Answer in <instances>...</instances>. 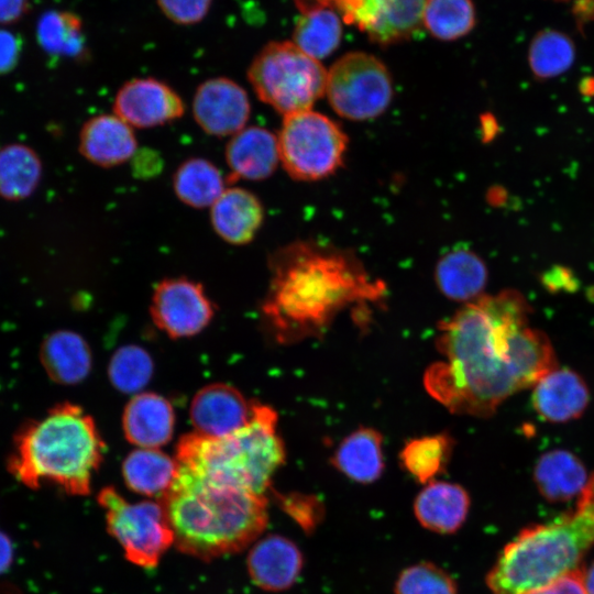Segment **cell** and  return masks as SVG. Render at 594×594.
Here are the masks:
<instances>
[{
    "label": "cell",
    "mask_w": 594,
    "mask_h": 594,
    "mask_svg": "<svg viewBox=\"0 0 594 594\" xmlns=\"http://www.w3.org/2000/svg\"><path fill=\"white\" fill-rule=\"evenodd\" d=\"M542 285L550 292H572L578 287V282L572 272L562 266H556L542 274Z\"/></svg>",
    "instance_id": "obj_41"
},
{
    "label": "cell",
    "mask_w": 594,
    "mask_h": 594,
    "mask_svg": "<svg viewBox=\"0 0 594 594\" xmlns=\"http://www.w3.org/2000/svg\"><path fill=\"white\" fill-rule=\"evenodd\" d=\"M102 453L103 442L91 417L79 406L63 403L21 428L8 470L30 488L52 482L69 494L87 495Z\"/></svg>",
    "instance_id": "obj_4"
},
{
    "label": "cell",
    "mask_w": 594,
    "mask_h": 594,
    "mask_svg": "<svg viewBox=\"0 0 594 594\" xmlns=\"http://www.w3.org/2000/svg\"><path fill=\"white\" fill-rule=\"evenodd\" d=\"M531 311L526 297L508 288L484 294L439 322L441 359L424 374L427 393L452 414L488 418L558 369L548 336L528 327Z\"/></svg>",
    "instance_id": "obj_1"
},
{
    "label": "cell",
    "mask_w": 594,
    "mask_h": 594,
    "mask_svg": "<svg viewBox=\"0 0 594 594\" xmlns=\"http://www.w3.org/2000/svg\"><path fill=\"white\" fill-rule=\"evenodd\" d=\"M154 364L141 346L125 345L118 349L109 363L111 384L122 393L141 391L151 380Z\"/></svg>",
    "instance_id": "obj_35"
},
{
    "label": "cell",
    "mask_w": 594,
    "mask_h": 594,
    "mask_svg": "<svg viewBox=\"0 0 594 594\" xmlns=\"http://www.w3.org/2000/svg\"><path fill=\"white\" fill-rule=\"evenodd\" d=\"M36 38L42 50L55 57H82L86 51L82 22L68 11L51 10L42 14Z\"/></svg>",
    "instance_id": "obj_33"
},
{
    "label": "cell",
    "mask_w": 594,
    "mask_h": 594,
    "mask_svg": "<svg viewBox=\"0 0 594 594\" xmlns=\"http://www.w3.org/2000/svg\"><path fill=\"white\" fill-rule=\"evenodd\" d=\"M590 403L585 381L570 369H556L534 386L532 405L544 420L561 424L578 419Z\"/></svg>",
    "instance_id": "obj_17"
},
{
    "label": "cell",
    "mask_w": 594,
    "mask_h": 594,
    "mask_svg": "<svg viewBox=\"0 0 594 594\" xmlns=\"http://www.w3.org/2000/svg\"><path fill=\"white\" fill-rule=\"evenodd\" d=\"M211 224L216 233L231 244H245L253 240L264 218L258 198L240 188H226L210 207Z\"/></svg>",
    "instance_id": "obj_21"
},
{
    "label": "cell",
    "mask_w": 594,
    "mask_h": 594,
    "mask_svg": "<svg viewBox=\"0 0 594 594\" xmlns=\"http://www.w3.org/2000/svg\"><path fill=\"white\" fill-rule=\"evenodd\" d=\"M387 67L376 56L350 52L340 57L327 75L326 94L342 118L364 121L378 117L393 98Z\"/></svg>",
    "instance_id": "obj_10"
},
{
    "label": "cell",
    "mask_w": 594,
    "mask_h": 594,
    "mask_svg": "<svg viewBox=\"0 0 594 594\" xmlns=\"http://www.w3.org/2000/svg\"><path fill=\"white\" fill-rule=\"evenodd\" d=\"M276 425V411L255 403L251 420L229 436H184L177 446L176 461L204 479L265 495L286 457Z\"/></svg>",
    "instance_id": "obj_6"
},
{
    "label": "cell",
    "mask_w": 594,
    "mask_h": 594,
    "mask_svg": "<svg viewBox=\"0 0 594 594\" xmlns=\"http://www.w3.org/2000/svg\"><path fill=\"white\" fill-rule=\"evenodd\" d=\"M158 502L176 548L202 560L243 550L268 521L265 495L204 479L179 464L172 486Z\"/></svg>",
    "instance_id": "obj_3"
},
{
    "label": "cell",
    "mask_w": 594,
    "mask_h": 594,
    "mask_svg": "<svg viewBox=\"0 0 594 594\" xmlns=\"http://www.w3.org/2000/svg\"><path fill=\"white\" fill-rule=\"evenodd\" d=\"M576 58V46L565 32L544 28L535 33L527 50L531 75L539 81L553 79L571 69Z\"/></svg>",
    "instance_id": "obj_29"
},
{
    "label": "cell",
    "mask_w": 594,
    "mask_h": 594,
    "mask_svg": "<svg viewBox=\"0 0 594 594\" xmlns=\"http://www.w3.org/2000/svg\"><path fill=\"white\" fill-rule=\"evenodd\" d=\"M470 495L457 483L431 481L418 493L414 514L426 529L448 535L458 531L470 509Z\"/></svg>",
    "instance_id": "obj_20"
},
{
    "label": "cell",
    "mask_w": 594,
    "mask_h": 594,
    "mask_svg": "<svg viewBox=\"0 0 594 594\" xmlns=\"http://www.w3.org/2000/svg\"><path fill=\"white\" fill-rule=\"evenodd\" d=\"M42 163L34 150L24 144L0 147V197L22 200L37 187Z\"/></svg>",
    "instance_id": "obj_31"
},
{
    "label": "cell",
    "mask_w": 594,
    "mask_h": 594,
    "mask_svg": "<svg viewBox=\"0 0 594 594\" xmlns=\"http://www.w3.org/2000/svg\"><path fill=\"white\" fill-rule=\"evenodd\" d=\"M28 0H0V25L16 22L26 12Z\"/></svg>",
    "instance_id": "obj_42"
},
{
    "label": "cell",
    "mask_w": 594,
    "mask_h": 594,
    "mask_svg": "<svg viewBox=\"0 0 594 594\" xmlns=\"http://www.w3.org/2000/svg\"><path fill=\"white\" fill-rule=\"evenodd\" d=\"M22 37L0 28V75L10 73L18 64L22 53Z\"/></svg>",
    "instance_id": "obj_40"
},
{
    "label": "cell",
    "mask_w": 594,
    "mask_h": 594,
    "mask_svg": "<svg viewBox=\"0 0 594 594\" xmlns=\"http://www.w3.org/2000/svg\"><path fill=\"white\" fill-rule=\"evenodd\" d=\"M132 127L117 114L90 118L79 134V151L89 162L112 167L130 160L136 151Z\"/></svg>",
    "instance_id": "obj_19"
},
{
    "label": "cell",
    "mask_w": 594,
    "mask_h": 594,
    "mask_svg": "<svg viewBox=\"0 0 594 594\" xmlns=\"http://www.w3.org/2000/svg\"><path fill=\"white\" fill-rule=\"evenodd\" d=\"M151 315L155 324L172 338L200 332L211 320L213 309L202 286L184 277L167 278L155 288Z\"/></svg>",
    "instance_id": "obj_12"
},
{
    "label": "cell",
    "mask_w": 594,
    "mask_h": 594,
    "mask_svg": "<svg viewBox=\"0 0 594 594\" xmlns=\"http://www.w3.org/2000/svg\"><path fill=\"white\" fill-rule=\"evenodd\" d=\"M583 582L587 594H594V562L582 568Z\"/></svg>",
    "instance_id": "obj_44"
},
{
    "label": "cell",
    "mask_w": 594,
    "mask_h": 594,
    "mask_svg": "<svg viewBox=\"0 0 594 594\" xmlns=\"http://www.w3.org/2000/svg\"><path fill=\"white\" fill-rule=\"evenodd\" d=\"M254 404L230 385L210 384L193 398L190 419L196 433L218 439L244 427L253 416Z\"/></svg>",
    "instance_id": "obj_15"
},
{
    "label": "cell",
    "mask_w": 594,
    "mask_h": 594,
    "mask_svg": "<svg viewBox=\"0 0 594 594\" xmlns=\"http://www.w3.org/2000/svg\"><path fill=\"white\" fill-rule=\"evenodd\" d=\"M395 594H458L454 580L440 566L420 562L404 569L398 575Z\"/></svg>",
    "instance_id": "obj_36"
},
{
    "label": "cell",
    "mask_w": 594,
    "mask_h": 594,
    "mask_svg": "<svg viewBox=\"0 0 594 594\" xmlns=\"http://www.w3.org/2000/svg\"><path fill=\"white\" fill-rule=\"evenodd\" d=\"M551 1H554V2H568V1H572V0H551Z\"/></svg>",
    "instance_id": "obj_46"
},
{
    "label": "cell",
    "mask_w": 594,
    "mask_h": 594,
    "mask_svg": "<svg viewBox=\"0 0 594 594\" xmlns=\"http://www.w3.org/2000/svg\"><path fill=\"white\" fill-rule=\"evenodd\" d=\"M262 305L275 339L284 344L320 338L351 307L382 301L386 287L351 253L317 242H295L274 254Z\"/></svg>",
    "instance_id": "obj_2"
},
{
    "label": "cell",
    "mask_w": 594,
    "mask_h": 594,
    "mask_svg": "<svg viewBox=\"0 0 594 594\" xmlns=\"http://www.w3.org/2000/svg\"><path fill=\"white\" fill-rule=\"evenodd\" d=\"M198 125L213 136L234 135L245 128L251 105L246 91L234 80L215 77L201 82L193 99Z\"/></svg>",
    "instance_id": "obj_13"
},
{
    "label": "cell",
    "mask_w": 594,
    "mask_h": 594,
    "mask_svg": "<svg viewBox=\"0 0 594 594\" xmlns=\"http://www.w3.org/2000/svg\"><path fill=\"white\" fill-rule=\"evenodd\" d=\"M13 561V546L10 538L0 531V574L6 572Z\"/></svg>",
    "instance_id": "obj_43"
},
{
    "label": "cell",
    "mask_w": 594,
    "mask_h": 594,
    "mask_svg": "<svg viewBox=\"0 0 594 594\" xmlns=\"http://www.w3.org/2000/svg\"><path fill=\"white\" fill-rule=\"evenodd\" d=\"M170 403L154 393L135 395L127 405L122 425L127 439L140 448L157 449L166 444L174 431Z\"/></svg>",
    "instance_id": "obj_22"
},
{
    "label": "cell",
    "mask_w": 594,
    "mask_h": 594,
    "mask_svg": "<svg viewBox=\"0 0 594 594\" xmlns=\"http://www.w3.org/2000/svg\"><path fill=\"white\" fill-rule=\"evenodd\" d=\"M521 594H587L582 575V568L568 572L541 586Z\"/></svg>",
    "instance_id": "obj_39"
},
{
    "label": "cell",
    "mask_w": 594,
    "mask_h": 594,
    "mask_svg": "<svg viewBox=\"0 0 594 594\" xmlns=\"http://www.w3.org/2000/svg\"><path fill=\"white\" fill-rule=\"evenodd\" d=\"M476 24L473 0H427L422 26L436 38L455 41L468 35Z\"/></svg>",
    "instance_id": "obj_34"
},
{
    "label": "cell",
    "mask_w": 594,
    "mask_h": 594,
    "mask_svg": "<svg viewBox=\"0 0 594 594\" xmlns=\"http://www.w3.org/2000/svg\"><path fill=\"white\" fill-rule=\"evenodd\" d=\"M594 547V472L574 510L550 524L524 528L486 575L492 594H521L580 568Z\"/></svg>",
    "instance_id": "obj_5"
},
{
    "label": "cell",
    "mask_w": 594,
    "mask_h": 594,
    "mask_svg": "<svg viewBox=\"0 0 594 594\" xmlns=\"http://www.w3.org/2000/svg\"><path fill=\"white\" fill-rule=\"evenodd\" d=\"M113 111L132 128H154L180 118L185 106L167 84L146 77L131 79L119 89Z\"/></svg>",
    "instance_id": "obj_14"
},
{
    "label": "cell",
    "mask_w": 594,
    "mask_h": 594,
    "mask_svg": "<svg viewBox=\"0 0 594 594\" xmlns=\"http://www.w3.org/2000/svg\"><path fill=\"white\" fill-rule=\"evenodd\" d=\"M248 572L255 585L270 592H280L298 580L304 557L288 538L270 535L251 548L246 559Z\"/></svg>",
    "instance_id": "obj_16"
},
{
    "label": "cell",
    "mask_w": 594,
    "mask_h": 594,
    "mask_svg": "<svg viewBox=\"0 0 594 594\" xmlns=\"http://www.w3.org/2000/svg\"><path fill=\"white\" fill-rule=\"evenodd\" d=\"M109 534L120 543L125 558L142 568H155L174 543V532L160 502L130 503L113 487L98 494Z\"/></svg>",
    "instance_id": "obj_9"
},
{
    "label": "cell",
    "mask_w": 594,
    "mask_h": 594,
    "mask_svg": "<svg viewBox=\"0 0 594 594\" xmlns=\"http://www.w3.org/2000/svg\"><path fill=\"white\" fill-rule=\"evenodd\" d=\"M453 447V438L446 432L422 436L406 442L399 453V460L415 480L427 484L446 470Z\"/></svg>",
    "instance_id": "obj_32"
},
{
    "label": "cell",
    "mask_w": 594,
    "mask_h": 594,
    "mask_svg": "<svg viewBox=\"0 0 594 594\" xmlns=\"http://www.w3.org/2000/svg\"><path fill=\"white\" fill-rule=\"evenodd\" d=\"M331 464L351 481L370 484L377 481L385 468L383 436L371 427H360L341 440Z\"/></svg>",
    "instance_id": "obj_24"
},
{
    "label": "cell",
    "mask_w": 594,
    "mask_h": 594,
    "mask_svg": "<svg viewBox=\"0 0 594 594\" xmlns=\"http://www.w3.org/2000/svg\"><path fill=\"white\" fill-rule=\"evenodd\" d=\"M224 178L210 161L193 157L183 162L173 176V188L184 204L211 207L226 189Z\"/></svg>",
    "instance_id": "obj_30"
},
{
    "label": "cell",
    "mask_w": 594,
    "mask_h": 594,
    "mask_svg": "<svg viewBox=\"0 0 594 594\" xmlns=\"http://www.w3.org/2000/svg\"><path fill=\"white\" fill-rule=\"evenodd\" d=\"M294 1H295L296 7L299 9V11L302 9L312 7V6H318V4H330V3L333 4L332 0H294Z\"/></svg>",
    "instance_id": "obj_45"
},
{
    "label": "cell",
    "mask_w": 594,
    "mask_h": 594,
    "mask_svg": "<svg viewBox=\"0 0 594 594\" xmlns=\"http://www.w3.org/2000/svg\"><path fill=\"white\" fill-rule=\"evenodd\" d=\"M226 161L230 179L263 180L280 162L277 136L263 127H245L229 140Z\"/></svg>",
    "instance_id": "obj_18"
},
{
    "label": "cell",
    "mask_w": 594,
    "mask_h": 594,
    "mask_svg": "<svg viewBox=\"0 0 594 594\" xmlns=\"http://www.w3.org/2000/svg\"><path fill=\"white\" fill-rule=\"evenodd\" d=\"M437 287L450 300L468 304L482 295L488 279L484 260L465 248L443 254L435 270Z\"/></svg>",
    "instance_id": "obj_23"
},
{
    "label": "cell",
    "mask_w": 594,
    "mask_h": 594,
    "mask_svg": "<svg viewBox=\"0 0 594 594\" xmlns=\"http://www.w3.org/2000/svg\"><path fill=\"white\" fill-rule=\"evenodd\" d=\"M177 469L176 459L157 449L140 448L124 459L122 475L131 491L160 499L172 486Z\"/></svg>",
    "instance_id": "obj_28"
},
{
    "label": "cell",
    "mask_w": 594,
    "mask_h": 594,
    "mask_svg": "<svg viewBox=\"0 0 594 594\" xmlns=\"http://www.w3.org/2000/svg\"><path fill=\"white\" fill-rule=\"evenodd\" d=\"M327 75L319 61L292 41L267 43L248 70L256 96L284 117L310 110L326 94Z\"/></svg>",
    "instance_id": "obj_7"
},
{
    "label": "cell",
    "mask_w": 594,
    "mask_h": 594,
    "mask_svg": "<svg viewBox=\"0 0 594 594\" xmlns=\"http://www.w3.org/2000/svg\"><path fill=\"white\" fill-rule=\"evenodd\" d=\"M277 141L286 172L305 182L333 174L343 163L348 145L340 125L311 109L285 116Z\"/></svg>",
    "instance_id": "obj_8"
},
{
    "label": "cell",
    "mask_w": 594,
    "mask_h": 594,
    "mask_svg": "<svg viewBox=\"0 0 594 594\" xmlns=\"http://www.w3.org/2000/svg\"><path fill=\"white\" fill-rule=\"evenodd\" d=\"M162 13L179 25L201 22L208 14L212 0H156Z\"/></svg>",
    "instance_id": "obj_37"
},
{
    "label": "cell",
    "mask_w": 594,
    "mask_h": 594,
    "mask_svg": "<svg viewBox=\"0 0 594 594\" xmlns=\"http://www.w3.org/2000/svg\"><path fill=\"white\" fill-rule=\"evenodd\" d=\"M587 480V471L582 460L564 449L544 452L534 468V482L541 496L551 503L579 497Z\"/></svg>",
    "instance_id": "obj_25"
},
{
    "label": "cell",
    "mask_w": 594,
    "mask_h": 594,
    "mask_svg": "<svg viewBox=\"0 0 594 594\" xmlns=\"http://www.w3.org/2000/svg\"><path fill=\"white\" fill-rule=\"evenodd\" d=\"M300 12L292 42L317 61L331 55L342 38V18L336 7L318 4Z\"/></svg>",
    "instance_id": "obj_27"
},
{
    "label": "cell",
    "mask_w": 594,
    "mask_h": 594,
    "mask_svg": "<svg viewBox=\"0 0 594 594\" xmlns=\"http://www.w3.org/2000/svg\"><path fill=\"white\" fill-rule=\"evenodd\" d=\"M427 0H332L342 20L371 42L393 45L411 38L422 28Z\"/></svg>",
    "instance_id": "obj_11"
},
{
    "label": "cell",
    "mask_w": 594,
    "mask_h": 594,
    "mask_svg": "<svg viewBox=\"0 0 594 594\" xmlns=\"http://www.w3.org/2000/svg\"><path fill=\"white\" fill-rule=\"evenodd\" d=\"M40 359L47 375L65 385L82 382L91 370L89 345L78 333L69 330L51 333L42 342Z\"/></svg>",
    "instance_id": "obj_26"
},
{
    "label": "cell",
    "mask_w": 594,
    "mask_h": 594,
    "mask_svg": "<svg viewBox=\"0 0 594 594\" xmlns=\"http://www.w3.org/2000/svg\"><path fill=\"white\" fill-rule=\"evenodd\" d=\"M284 510L304 529L314 528L320 520L321 504L314 496L292 494L279 497Z\"/></svg>",
    "instance_id": "obj_38"
}]
</instances>
